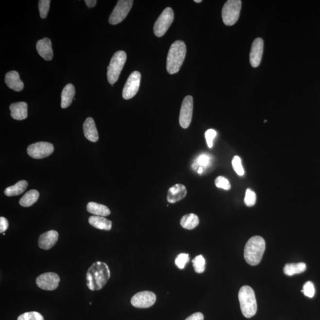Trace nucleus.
Returning a JSON list of instances; mask_svg holds the SVG:
<instances>
[{
	"label": "nucleus",
	"mask_w": 320,
	"mask_h": 320,
	"mask_svg": "<svg viewBox=\"0 0 320 320\" xmlns=\"http://www.w3.org/2000/svg\"><path fill=\"white\" fill-rule=\"evenodd\" d=\"M110 277L108 266L105 263L97 262L88 269L87 273V285L91 290H99L103 288Z\"/></svg>",
	"instance_id": "f257e3e1"
},
{
	"label": "nucleus",
	"mask_w": 320,
	"mask_h": 320,
	"mask_svg": "<svg viewBox=\"0 0 320 320\" xmlns=\"http://www.w3.org/2000/svg\"><path fill=\"white\" fill-rule=\"evenodd\" d=\"M186 54L184 42L176 40L171 45L167 59V70L170 74H176L180 70Z\"/></svg>",
	"instance_id": "f03ea898"
},
{
	"label": "nucleus",
	"mask_w": 320,
	"mask_h": 320,
	"mask_svg": "<svg viewBox=\"0 0 320 320\" xmlns=\"http://www.w3.org/2000/svg\"><path fill=\"white\" fill-rule=\"evenodd\" d=\"M265 249V241L262 236H254L250 238L244 248V256L246 262L252 266L259 265Z\"/></svg>",
	"instance_id": "7ed1b4c3"
},
{
	"label": "nucleus",
	"mask_w": 320,
	"mask_h": 320,
	"mask_svg": "<svg viewBox=\"0 0 320 320\" xmlns=\"http://www.w3.org/2000/svg\"><path fill=\"white\" fill-rule=\"evenodd\" d=\"M238 300L242 313L244 317L251 318L256 314L257 301L254 290L251 287L247 285L241 287L238 292Z\"/></svg>",
	"instance_id": "20e7f679"
},
{
	"label": "nucleus",
	"mask_w": 320,
	"mask_h": 320,
	"mask_svg": "<svg viewBox=\"0 0 320 320\" xmlns=\"http://www.w3.org/2000/svg\"><path fill=\"white\" fill-rule=\"evenodd\" d=\"M126 53L124 51H119L116 52L110 60L107 67V80L111 85H114L119 79L126 61Z\"/></svg>",
	"instance_id": "39448f33"
},
{
	"label": "nucleus",
	"mask_w": 320,
	"mask_h": 320,
	"mask_svg": "<svg viewBox=\"0 0 320 320\" xmlns=\"http://www.w3.org/2000/svg\"><path fill=\"white\" fill-rule=\"evenodd\" d=\"M241 9L240 0H228L222 10V17L225 25L233 26L238 21Z\"/></svg>",
	"instance_id": "423d86ee"
},
{
	"label": "nucleus",
	"mask_w": 320,
	"mask_h": 320,
	"mask_svg": "<svg viewBox=\"0 0 320 320\" xmlns=\"http://www.w3.org/2000/svg\"><path fill=\"white\" fill-rule=\"evenodd\" d=\"M133 0H119L110 15L109 22L110 25H118L125 19L133 7Z\"/></svg>",
	"instance_id": "0eeeda50"
},
{
	"label": "nucleus",
	"mask_w": 320,
	"mask_h": 320,
	"mask_svg": "<svg viewBox=\"0 0 320 320\" xmlns=\"http://www.w3.org/2000/svg\"><path fill=\"white\" fill-rule=\"evenodd\" d=\"M174 12L170 7H167L155 21L154 33L157 37L165 35L174 20Z\"/></svg>",
	"instance_id": "6e6552de"
},
{
	"label": "nucleus",
	"mask_w": 320,
	"mask_h": 320,
	"mask_svg": "<svg viewBox=\"0 0 320 320\" xmlns=\"http://www.w3.org/2000/svg\"><path fill=\"white\" fill-rule=\"evenodd\" d=\"M54 147L52 144L47 142H38L29 145L28 154L34 159H42L52 154Z\"/></svg>",
	"instance_id": "1a4fd4ad"
},
{
	"label": "nucleus",
	"mask_w": 320,
	"mask_h": 320,
	"mask_svg": "<svg viewBox=\"0 0 320 320\" xmlns=\"http://www.w3.org/2000/svg\"><path fill=\"white\" fill-rule=\"evenodd\" d=\"M141 78L140 72L138 71H134L131 74L123 87L122 92L123 99L129 100L136 95L140 86Z\"/></svg>",
	"instance_id": "9d476101"
},
{
	"label": "nucleus",
	"mask_w": 320,
	"mask_h": 320,
	"mask_svg": "<svg viewBox=\"0 0 320 320\" xmlns=\"http://www.w3.org/2000/svg\"><path fill=\"white\" fill-rule=\"evenodd\" d=\"M193 110V99L192 96H187L183 101L180 109L179 123L182 128L189 127L192 122Z\"/></svg>",
	"instance_id": "9b49d317"
},
{
	"label": "nucleus",
	"mask_w": 320,
	"mask_h": 320,
	"mask_svg": "<svg viewBox=\"0 0 320 320\" xmlns=\"http://www.w3.org/2000/svg\"><path fill=\"white\" fill-rule=\"evenodd\" d=\"M60 278L57 274L53 272L43 273L37 277L36 283L39 288L46 290H55L59 286Z\"/></svg>",
	"instance_id": "f8f14e48"
},
{
	"label": "nucleus",
	"mask_w": 320,
	"mask_h": 320,
	"mask_svg": "<svg viewBox=\"0 0 320 320\" xmlns=\"http://www.w3.org/2000/svg\"><path fill=\"white\" fill-rule=\"evenodd\" d=\"M156 295L151 291H142L137 293L132 298L131 304L136 308H147L154 304Z\"/></svg>",
	"instance_id": "ddd939ff"
},
{
	"label": "nucleus",
	"mask_w": 320,
	"mask_h": 320,
	"mask_svg": "<svg viewBox=\"0 0 320 320\" xmlns=\"http://www.w3.org/2000/svg\"><path fill=\"white\" fill-rule=\"evenodd\" d=\"M264 42L262 38H257L253 43L250 54V62L253 67L255 68L260 65L262 61Z\"/></svg>",
	"instance_id": "4468645a"
},
{
	"label": "nucleus",
	"mask_w": 320,
	"mask_h": 320,
	"mask_svg": "<svg viewBox=\"0 0 320 320\" xmlns=\"http://www.w3.org/2000/svg\"><path fill=\"white\" fill-rule=\"evenodd\" d=\"M58 233L55 230H51L42 234L39 236V247L42 249L50 250L55 245L58 240Z\"/></svg>",
	"instance_id": "2eb2a0df"
},
{
	"label": "nucleus",
	"mask_w": 320,
	"mask_h": 320,
	"mask_svg": "<svg viewBox=\"0 0 320 320\" xmlns=\"http://www.w3.org/2000/svg\"><path fill=\"white\" fill-rule=\"evenodd\" d=\"M36 50L39 55L46 61H51L53 58L52 42L49 38L40 39L36 44Z\"/></svg>",
	"instance_id": "dca6fc26"
},
{
	"label": "nucleus",
	"mask_w": 320,
	"mask_h": 320,
	"mask_svg": "<svg viewBox=\"0 0 320 320\" xmlns=\"http://www.w3.org/2000/svg\"><path fill=\"white\" fill-rule=\"evenodd\" d=\"M186 195L187 190L185 185L176 184L168 189L167 199L168 202L174 203L184 199Z\"/></svg>",
	"instance_id": "f3484780"
},
{
	"label": "nucleus",
	"mask_w": 320,
	"mask_h": 320,
	"mask_svg": "<svg viewBox=\"0 0 320 320\" xmlns=\"http://www.w3.org/2000/svg\"><path fill=\"white\" fill-rule=\"evenodd\" d=\"M11 116L13 119L21 120L28 118V104L21 101L12 103L10 106Z\"/></svg>",
	"instance_id": "a211bd4d"
},
{
	"label": "nucleus",
	"mask_w": 320,
	"mask_h": 320,
	"mask_svg": "<svg viewBox=\"0 0 320 320\" xmlns=\"http://www.w3.org/2000/svg\"><path fill=\"white\" fill-rule=\"evenodd\" d=\"M5 84L10 89L16 91H21L23 90L24 84L20 80V75L16 71L7 72L5 77Z\"/></svg>",
	"instance_id": "6ab92c4d"
},
{
	"label": "nucleus",
	"mask_w": 320,
	"mask_h": 320,
	"mask_svg": "<svg viewBox=\"0 0 320 320\" xmlns=\"http://www.w3.org/2000/svg\"><path fill=\"white\" fill-rule=\"evenodd\" d=\"M83 130L85 138L88 141L96 142L99 140L98 131L96 128L95 120L92 118H88L86 119L83 125Z\"/></svg>",
	"instance_id": "aec40b11"
},
{
	"label": "nucleus",
	"mask_w": 320,
	"mask_h": 320,
	"mask_svg": "<svg viewBox=\"0 0 320 320\" xmlns=\"http://www.w3.org/2000/svg\"><path fill=\"white\" fill-rule=\"evenodd\" d=\"M75 94V87L72 84H67L61 93V107L66 109L72 103Z\"/></svg>",
	"instance_id": "412c9836"
},
{
	"label": "nucleus",
	"mask_w": 320,
	"mask_h": 320,
	"mask_svg": "<svg viewBox=\"0 0 320 320\" xmlns=\"http://www.w3.org/2000/svg\"><path fill=\"white\" fill-rule=\"evenodd\" d=\"M88 222L93 227L98 229L109 231L111 230L112 222L103 217L91 216L88 219Z\"/></svg>",
	"instance_id": "4be33fe9"
},
{
	"label": "nucleus",
	"mask_w": 320,
	"mask_h": 320,
	"mask_svg": "<svg viewBox=\"0 0 320 320\" xmlns=\"http://www.w3.org/2000/svg\"><path fill=\"white\" fill-rule=\"evenodd\" d=\"M87 210L96 216L107 217L110 214V209L106 206L92 202L88 203Z\"/></svg>",
	"instance_id": "5701e85b"
},
{
	"label": "nucleus",
	"mask_w": 320,
	"mask_h": 320,
	"mask_svg": "<svg viewBox=\"0 0 320 320\" xmlns=\"http://www.w3.org/2000/svg\"><path fill=\"white\" fill-rule=\"evenodd\" d=\"M199 224H200V219L195 214L185 215L180 220V225L183 228L187 230L194 229Z\"/></svg>",
	"instance_id": "b1692460"
},
{
	"label": "nucleus",
	"mask_w": 320,
	"mask_h": 320,
	"mask_svg": "<svg viewBox=\"0 0 320 320\" xmlns=\"http://www.w3.org/2000/svg\"><path fill=\"white\" fill-rule=\"evenodd\" d=\"M28 185V182L26 180H20L14 185L6 188L4 190V194L9 197L19 195L25 192Z\"/></svg>",
	"instance_id": "393cba45"
},
{
	"label": "nucleus",
	"mask_w": 320,
	"mask_h": 320,
	"mask_svg": "<svg viewBox=\"0 0 320 320\" xmlns=\"http://www.w3.org/2000/svg\"><path fill=\"white\" fill-rule=\"evenodd\" d=\"M39 193L36 190H29L20 200V205L23 207L33 205L38 200Z\"/></svg>",
	"instance_id": "a878e982"
},
{
	"label": "nucleus",
	"mask_w": 320,
	"mask_h": 320,
	"mask_svg": "<svg viewBox=\"0 0 320 320\" xmlns=\"http://www.w3.org/2000/svg\"><path fill=\"white\" fill-rule=\"evenodd\" d=\"M306 268V266L304 263H290L285 266L284 271L285 275L291 276L296 274L303 272L305 271Z\"/></svg>",
	"instance_id": "bb28decb"
},
{
	"label": "nucleus",
	"mask_w": 320,
	"mask_h": 320,
	"mask_svg": "<svg viewBox=\"0 0 320 320\" xmlns=\"http://www.w3.org/2000/svg\"><path fill=\"white\" fill-rule=\"evenodd\" d=\"M193 266L196 273H202L205 270L206 261L202 255H199L192 260Z\"/></svg>",
	"instance_id": "cd10ccee"
},
{
	"label": "nucleus",
	"mask_w": 320,
	"mask_h": 320,
	"mask_svg": "<svg viewBox=\"0 0 320 320\" xmlns=\"http://www.w3.org/2000/svg\"><path fill=\"white\" fill-rule=\"evenodd\" d=\"M17 320H44V317L36 311L28 312L18 317Z\"/></svg>",
	"instance_id": "c85d7f7f"
},
{
	"label": "nucleus",
	"mask_w": 320,
	"mask_h": 320,
	"mask_svg": "<svg viewBox=\"0 0 320 320\" xmlns=\"http://www.w3.org/2000/svg\"><path fill=\"white\" fill-rule=\"evenodd\" d=\"M51 1L50 0H40L39 1V10L40 17L45 18L49 12Z\"/></svg>",
	"instance_id": "c756f323"
},
{
	"label": "nucleus",
	"mask_w": 320,
	"mask_h": 320,
	"mask_svg": "<svg viewBox=\"0 0 320 320\" xmlns=\"http://www.w3.org/2000/svg\"><path fill=\"white\" fill-rule=\"evenodd\" d=\"M189 261V255L186 253H181L177 255L175 259V264L180 269H184L185 265Z\"/></svg>",
	"instance_id": "7c9ffc66"
},
{
	"label": "nucleus",
	"mask_w": 320,
	"mask_h": 320,
	"mask_svg": "<svg viewBox=\"0 0 320 320\" xmlns=\"http://www.w3.org/2000/svg\"><path fill=\"white\" fill-rule=\"evenodd\" d=\"M255 202H256V195L251 189H247L244 198V203L247 206L251 207L254 206Z\"/></svg>",
	"instance_id": "2f4dec72"
},
{
	"label": "nucleus",
	"mask_w": 320,
	"mask_h": 320,
	"mask_svg": "<svg viewBox=\"0 0 320 320\" xmlns=\"http://www.w3.org/2000/svg\"><path fill=\"white\" fill-rule=\"evenodd\" d=\"M315 287H314V285L313 282L311 281L306 282V283L303 285V289L301 290V292L303 293L306 297L308 298H313L314 297V295H315Z\"/></svg>",
	"instance_id": "473e14b6"
},
{
	"label": "nucleus",
	"mask_w": 320,
	"mask_h": 320,
	"mask_svg": "<svg viewBox=\"0 0 320 320\" xmlns=\"http://www.w3.org/2000/svg\"><path fill=\"white\" fill-rule=\"evenodd\" d=\"M232 165L234 170L239 176H243L244 168L242 166L241 158L238 156H235L232 160Z\"/></svg>",
	"instance_id": "72a5a7b5"
},
{
	"label": "nucleus",
	"mask_w": 320,
	"mask_h": 320,
	"mask_svg": "<svg viewBox=\"0 0 320 320\" xmlns=\"http://www.w3.org/2000/svg\"><path fill=\"white\" fill-rule=\"evenodd\" d=\"M215 185L218 188L228 190L231 189V185L229 181L224 177H218L215 180Z\"/></svg>",
	"instance_id": "f704fd0d"
},
{
	"label": "nucleus",
	"mask_w": 320,
	"mask_h": 320,
	"mask_svg": "<svg viewBox=\"0 0 320 320\" xmlns=\"http://www.w3.org/2000/svg\"><path fill=\"white\" fill-rule=\"evenodd\" d=\"M216 136L217 132L212 129L206 131L205 138L209 148H212L213 146V141Z\"/></svg>",
	"instance_id": "c9c22d12"
},
{
	"label": "nucleus",
	"mask_w": 320,
	"mask_h": 320,
	"mask_svg": "<svg viewBox=\"0 0 320 320\" xmlns=\"http://www.w3.org/2000/svg\"><path fill=\"white\" fill-rule=\"evenodd\" d=\"M9 227V222L5 218L1 217L0 218V233L5 232Z\"/></svg>",
	"instance_id": "e433bc0d"
},
{
	"label": "nucleus",
	"mask_w": 320,
	"mask_h": 320,
	"mask_svg": "<svg viewBox=\"0 0 320 320\" xmlns=\"http://www.w3.org/2000/svg\"><path fill=\"white\" fill-rule=\"evenodd\" d=\"M197 161L199 165L206 167L209 163V158L206 155H201L198 157Z\"/></svg>",
	"instance_id": "4c0bfd02"
},
{
	"label": "nucleus",
	"mask_w": 320,
	"mask_h": 320,
	"mask_svg": "<svg viewBox=\"0 0 320 320\" xmlns=\"http://www.w3.org/2000/svg\"><path fill=\"white\" fill-rule=\"evenodd\" d=\"M204 317L201 313H196L193 314L189 317H187L185 320H203Z\"/></svg>",
	"instance_id": "58836bf2"
},
{
	"label": "nucleus",
	"mask_w": 320,
	"mask_h": 320,
	"mask_svg": "<svg viewBox=\"0 0 320 320\" xmlns=\"http://www.w3.org/2000/svg\"><path fill=\"white\" fill-rule=\"evenodd\" d=\"M85 2L88 8H92L95 6L97 1L96 0H85Z\"/></svg>",
	"instance_id": "ea45409f"
},
{
	"label": "nucleus",
	"mask_w": 320,
	"mask_h": 320,
	"mask_svg": "<svg viewBox=\"0 0 320 320\" xmlns=\"http://www.w3.org/2000/svg\"><path fill=\"white\" fill-rule=\"evenodd\" d=\"M203 171V169L202 168H200L198 169V172L199 174L202 173Z\"/></svg>",
	"instance_id": "a19ab883"
},
{
	"label": "nucleus",
	"mask_w": 320,
	"mask_h": 320,
	"mask_svg": "<svg viewBox=\"0 0 320 320\" xmlns=\"http://www.w3.org/2000/svg\"><path fill=\"white\" fill-rule=\"evenodd\" d=\"M194 1L195 2H197V3H200V2H201L202 1V0H195Z\"/></svg>",
	"instance_id": "79ce46f5"
}]
</instances>
